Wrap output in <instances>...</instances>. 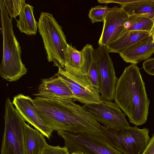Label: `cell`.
Masks as SVG:
<instances>
[{"label":"cell","instance_id":"cell-9","mask_svg":"<svg viewBox=\"0 0 154 154\" xmlns=\"http://www.w3.org/2000/svg\"><path fill=\"white\" fill-rule=\"evenodd\" d=\"M83 106L95 121L107 128L119 129L130 126L125 117L126 115L115 102L103 100L99 103L84 104Z\"/></svg>","mask_w":154,"mask_h":154},{"label":"cell","instance_id":"cell-22","mask_svg":"<svg viewBox=\"0 0 154 154\" xmlns=\"http://www.w3.org/2000/svg\"><path fill=\"white\" fill-rule=\"evenodd\" d=\"M87 75L92 85L99 92V74L96 59L93 61L91 65Z\"/></svg>","mask_w":154,"mask_h":154},{"label":"cell","instance_id":"cell-18","mask_svg":"<svg viewBox=\"0 0 154 154\" xmlns=\"http://www.w3.org/2000/svg\"><path fill=\"white\" fill-rule=\"evenodd\" d=\"M33 7L26 4L19 15L17 26L20 32L28 35H35L37 31V22L33 14Z\"/></svg>","mask_w":154,"mask_h":154},{"label":"cell","instance_id":"cell-13","mask_svg":"<svg viewBox=\"0 0 154 154\" xmlns=\"http://www.w3.org/2000/svg\"><path fill=\"white\" fill-rule=\"evenodd\" d=\"M35 96L52 99L74 98L67 85L56 74L48 78L41 79Z\"/></svg>","mask_w":154,"mask_h":154},{"label":"cell","instance_id":"cell-23","mask_svg":"<svg viewBox=\"0 0 154 154\" xmlns=\"http://www.w3.org/2000/svg\"><path fill=\"white\" fill-rule=\"evenodd\" d=\"M41 154H70L67 148L65 146H52L46 144L43 148Z\"/></svg>","mask_w":154,"mask_h":154},{"label":"cell","instance_id":"cell-27","mask_svg":"<svg viewBox=\"0 0 154 154\" xmlns=\"http://www.w3.org/2000/svg\"><path fill=\"white\" fill-rule=\"evenodd\" d=\"M70 154H83V153L79 152H72Z\"/></svg>","mask_w":154,"mask_h":154},{"label":"cell","instance_id":"cell-10","mask_svg":"<svg viewBox=\"0 0 154 154\" xmlns=\"http://www.w3.org/2000/svg\"><path fill=\"white\" fill-rule=\"evenodd\" d=\"M12 103L25 121L48 139L50 138L53 131L46 125L39 116L33 99L28 96L19 94L14 97Z\"/></svg>","mask_w":154,"mask_h":154},{"label":"cell","instance_id":"cell-11","mask_svg":"<svg viewBox=\"0 0 154 154\" xmlns=\"http://www.w3.org/2000/svg\"><path fill=\"white\" fill-rule=\"evenodd\" d=\"M128 15L120 7L109 13L104 19L99 45L106 46L125 32L124 24Z\"/></svg>","mask_w":154,"mask_h":154},{"label":"cell","instance_id":"cell-20","mask_svg":"<svg viewBox=\"0 0 154 154\" xmlns=\"http://www.w3.org/2000/svg\"><path fill=\"white\" fill-rule=\"evenodd\" d=\"M118 8L117 6L109 8L104 6H96L92 7L90 9L88 16L92 23L99 22H103L104 19L107 15Z\"/></svg>","mask_w":154,"mask_h":154},{"label":"cell","instance_id":"cell-4","mask_svg":"<svg viewBox=\"0 0 154 154\" xmlns=\"http://www.w3.org/2000/svg\"><path fill=\"white\" fill-rule=\"evenodd\" d=\"M37 26L48 61L52 62L53 66L63 69L68 44L62 27L52 14L44 12H41Z\"/></svg>","mask_w":154,"mask_h":154},{"label":"cell","instance_id":"cell-25","mask_svg":"<svg viewBox=\"0 0 154 154\" xmlns=\"http://www.w3.org/2000/svg\"><path fill=\"white\" fill-rule=\"evenodd\" d=\"M141 154H154V134L146 148Z\"/></svg>","mask_w":154,"mask_h":154},{"label":"cell","instance_id":"cell-1","mask_svg":"<svg viewBox=\"0 0 154 154\" xmlns=\"http://www.w3.org/2000/svg\"><path fill=\"white\" fill-rule=\"evenodd\" d=\"M33 100L39 116L53 131L93 134L100 131V123L72 99L37 96Z\"/></svg>","mask_w":154,"mask_h":154},{"label":"cell","instance_id":"cell-3","mask_svg":"<svg viewBox=\"0 0 154 154\" xmlns=\"http://www.w3.org/2000/svg\"><path fill=\"white\" fill-rule=\"evenodd\" d=\"M0 29L3 51L0 66L1 76L9 82L16 81L26 74L27 69L21 58V47L14 33L12 18L7 13L3 0H0Z\"/></svg>","mask_w":154,"mask_h":154},{"label":"cell","instance_id":"cell-5","mask_svg":"<svg viewBox=\"0 0 154 154\" xmlns=\"http://www.w3.org/2000/svg\"><path fill=\"white\" fill-rule=\"evenodd\" d=\"M100 134L112 146L123 154H140L150 140L149 130L136 126L113 129L100 125Z\"/></svg>","mask_w":154,"mask_h":154},{"label":"cell","instance_id":"cell-8","mask_svg":"<svg viewBox=\"0 0 154 154\" xmlns=\"http://www.w3.org/2000/svg\"><path fill=\"white\" fill-rule=\"evenodd\" d=\"M106 47L99 45L95 49V54L99 78V92L101 100L112 101L117 79L112 61Z\"/></svg>","mask_w":154,"mask_h":154},{"label":"cell","instance_id":"cell-26","mask_svg":"<svg viewBox=\"0 0 154 154\" xmlns=\"http://www.w3.org/2000/svg\"><path fill=\"white\" fill-rule=\"evenodd\" d=\"M149 35H151L152 36L153 41L154 42V23L149 32Z\"/></svg>","mask_w":154,"mask_h":154},{"label":"cell","instance_id":"cell-19","mask_svg":"<svg viewBox=\"0 0 154 154\" xmlns=\"http://www.w3.org/2000/svg\"><path fill=\"white\" fill-rule=\"evenodd\" d=\"M154 23L149 18L144 16L132 15L124 24L125 32L131 31H144L150 32Z\"/></svg>","mask_w":154,"mask_h":154},{"label":"cell","instance_id":"cell-2","mask_svg":"<svg viewBox=\"0 0 154 154\" xmlns=\"http://www.w3.org/2000/svg\"><path fill=\"white\" fill-rule=\"evenodd\" d=\"M114 100L131 123L139 126L146 122L150 101L140 69L136 65L126 67L118 79Z\"/></svg>","mask_w":154,"mask_h":154},{"label":"cell","instance_id":"cell-15","mask_svg":"<svg viewBox=\"0 0 154 154\" xmlns=\"http://www.w3.org/2000/svg\"><path fill=\"white\" fill-rule=\"evenodd\" d=\"M149 35V32L131 31L125 32L106 46L108 52L120 54L136 43Z\"/></svg>","mask_w":154,"mask_h":154},{"label":"cell","instance_id":"cell-16","mask_svg":"<svg viewBox=\"0 0 154 154\" xmlns=\"http://www.w3.org/2000/svg\"><path fill=\"white\" fill-rule=\"evenodd\" d=\"M44 136L25 123L24 137L26 154H41L47 144Z\"/></svg>","mask_w":154,"mask_h":154},{"label":"cell","instance_id":"cell-24","mask_svg":"<svg viewBox=\"0 0 154 154\" xmlns=\"http://www.w3.org/2000/svg\"><path fill=\"white\" fill-rule=\"evenodd\" d=\"M143 67L148 74L154 76V58H149L143 63Z\"/></svg>","mask_w":154,"mask_h":154},{"label":"cell","instance_id":"cell-17","mask_svg":"<svg viewBox=\"0 0 154 154\" xmlns=\"http://www.w3.org/2000/svg\"><path fill=\"white\" fill-rule=\"evenodd\" d=\"M120 8L128 15L149 17L154 23V0H138L120 5Z\"/></svg>","mask_w":154,"mask_h":154},{"label":"cell","instance_id":"cell-21","mask_svg":"<svg viewBox=\"0 0 154 154\" xmlns=\"http://www.w3.org/2000/svg\"><path fill=\"white\" fill-rule=\"evenodd\" d=\"M7 13L12 18L19 16L26 4L25 0H3Z\"/></svg>","mask_w":154,"mask_h":154},{"label":"cell","instance_id":"cell-7","mask_svg":"<svg viewBox=\"0 0 154 154\" xmlns=\"http://www.w3.org/2000/svg\"><path fill=\"white\" fill-rule=\"evenodd\" d=\"M57 134L63 139L65 146L70 153L123 154L111 146L100 133L75 134L59 131Z\"/></svg>","mask_w":154,"mask_h":154},{"label":"cell","instance_id":"cell-12","mask_svg":"<svg viewBox=\"0 0 154 154\" xmlns=\"http://www.w3.org/2000/svg\"><path fill=\"white\" fill-rule=\"evenodd\" d=\"M69 87L74 95V101L85 104L99 103L102 101L100 95L93 86H85L79 83L63 69L58 68L56 74Z\"/></svg>","mask_w":154,"mask_h":154},{"label":"cell","instance_id":"cell-6","mask_svg":"<svg viewBox=\"0 0 154 154\" xmlns=\"http://www.w3.org/2000/svg\"><path fill=\"white\" fill-rule=\"evenodd\" d=\"M5 127L1 154H26L25 121L9 98L5 102Z\"/></svg>","mask_w":154,"mask_h":154},{"label":"cell","instance_id":"cell-14","mask_svg":"<svg viewBox=\"0 0 154 154\" xmlns=\"http://www.w3.org/2000/svg\"><path fill=\"white\" fill-rule=\"evenodd\" d=\"M154 53V42L149 35L119 54L126 62L136 65L149 58Z\"/></svg>","mask_w":154,"mask_h":154}]
</instances>
